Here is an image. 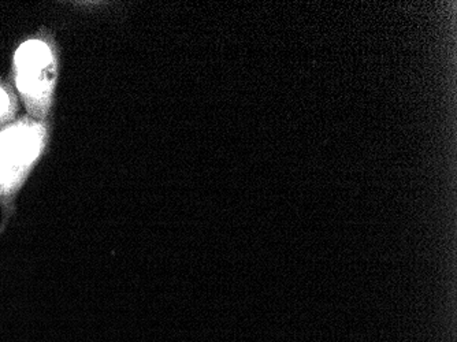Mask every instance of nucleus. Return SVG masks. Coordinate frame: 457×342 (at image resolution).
<instances>
[{
	"label": "nucleus",
	"instance_id": "3",
	"mask_svg": "<svg viewBox=\"0 0 457 342\" xmlns=\"http://www.w3.org/2000/svg\"><path fill=\"white\" fill-rule=\"evenodd\" d=\"M7 107H9V97L0 89V115L6 112Z\"/></svg>",
	"mask_w": 457,
	"mask_h": 342
},
{
	"label": "nucleus",
	"instance_id": "1",
	"mask_svg": "<svg viewBox=\"0 0 457 342\" xmlns=\"http://www.w3.org/2000/svg\"><path fill=\"white\" fill-rule=\"evenodd\" d=\"M40 136L32 128L17 126L0 135V192L10 194L17 182V167L37 155Z\"/></svg>",
	"mask_w": 457,
	"mask_h": 342
},
{
	"label": "nucleus",
	"instance_id": "2",
	"mask_svg": "<svg viewBox=\"0 0 457 342\" xmlns=\"http://www.w3.org/2000/svg\"><path fill=\"white\" fill-rule=\"evenodd\" d=\"M18 69H20V79H18V87L21 91L29 92L40 88L45 81L40 79L41 69L50 63L51 53L47 46L41 41H28L24 46H21L17 51Z\"/></svg>",
	"mask_w": 457,
	"mask_h": 342
}]
</instances>
